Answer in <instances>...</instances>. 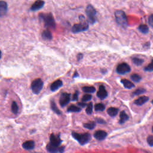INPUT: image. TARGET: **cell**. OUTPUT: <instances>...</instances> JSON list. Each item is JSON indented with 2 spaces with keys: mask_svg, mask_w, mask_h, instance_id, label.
<instances>
[{
  "mask_svg": "<svg viewBox=\"0 0 153 153\" xmlns=\"http://www.w3.org/2000/svg\"><path fill=\"white\" fill-rule=\"evenodd\" d=\"M39 19L43 20L44 26L50 29L56 28V23L54 18L51 13H41L39 14Z\"/></svg>",
  "mask_w": 153,
  "mask_h": 153,
  "instance_id": "1",
  "label": "cell"
},
{
  "mask_svg": "<svg viewBox=\"0 0 153 153\" xmlns=\"http://www.w3.org/2000/svg\"><path fill=\"white\" fill-rule=\"evenodd\" d=\"M115 18L117 23L123 27H126L128 26V21L127 16L125 13L121 10H117L116 11Z\"/></svg>",
  "mask_w": 153,
  "mask_h": 153,
  "instance_id": "2",
  "label": "cell"
},
{
  "mask_svg": "<svg viewBox=\"0 0 153 153\" xmlns=\"http://www.w3.org/2000/svg\"><path fill=\"white\" fill-rule=\"evenodd\" d=\"M72 136L80 145H84L88 143L91 139V135L89 133L80 134L74 132H72Z\"/></svg>",
  "mask_w": 153,
  "mask_h": 153,
  "instance_id": "3",
  "label": "cell"
},
{
  "mask_svg": "<svg viewBox=\"0 0 153 153\" xmlns=\"http://www.w3.org/2000/svg\"><path fill=\"white\" fill-rule=\"evenodd\" d=\"M85 18L83 16V18L82 20H81V22L78 24H75L72 27V32L73 33H79L81 32H84L87 31L89 29V25L87 23L85 20Z\"/></svg>",
  "mask_w": 153,
  "mask_h": 153,
  "instance_id": "4",
  "label": "cell"
},
{
  "mask_svg": "<svg viewBox=\"0 0 153 153\" xmlns=\"http://www.w3.org/2000/svg\"><path fill=\"white\" fill-rule=\"evenodd\" d=\"M86 13L89 19V21L90 23L94 24L96 22V10L94 8V7L89 4L87 6Z\"/></svg>",
  "mask_w": 153,
  "mask_h": 153,
  "instance_id": "5",
  "label": "cell"
},
{
  "mask_svg": "<svg viewBox=\"0 0 153 153\" xmlns=\"http://www.w3.org/2000/svg\"><path fill=\"white\" fill-rule=\"evenodd\" d=\"M44 85V82L41 78L34 80L31 84V89L35 94H38L42 90Z\"/></svg>",
  "mask_w": 153,
  "mask_h": 153,
  "instance_id": "6",
  "label": "cell"
},
{
  "mask_svg": "<svg viewBox=\"0 0 153 153\" xmlns=\"http://www.w3.org/2000/svg\"><path fill=\"white\" fill-rule=\"evenodd\" d=\"M130 71V66L128 63L124 62L118 65L116 69L117 73L120 75H124L127 73H129Z\"/></svg>",
  "mask_w": 153,
  "mask_h": 153,
  "instance_id": "7",
  "label": "cell"
},
{
  "mask_svg": "<svg viewBox=\"0 0 153 153\" xmlns=\"http://www.w3.org/2000/svg\"><path fill=\"white\" fill-rule=\"evenodd\" d=\"M71 96V94L69 93H62L61 96L60 100H59L60 105L62 107H64L66 105H67V104L70 102Z\"/></svg>",
  "mask_w": 153,
  "mask_h": 153,
  "instance_id": "8",
  "label": "cell"
},
{
  "mask_svg": "<svg viewBox=\"0 0 153 153\" xmlns=\"http://www.w3.org/2000/svg\"><path fill=\"white\" fill-rule=\"evenodd\" d=\"M50 144L55 146V147H61V145L62 142V141L59 136V135H56L54 133H52L50 137Z\"/></svg>",
  "mask_w": 153,
  "mask_h": 153,
  "instance_id": "9",
  "label": "cell"
},
{
  "mask_svg": "<svg viewBox=\"0 0 153 153\" xmlns=\"http://www.w3.org/2000/svg\"><path fill=\"white\" fill-rule=\"evenodd\" d=\"M65 147H55L51 144H48L47 145V149L50 153H62L64 151Z\"/></svg>",
  "mask_w": 153,
  "mask_h": 153,
  "instance_id": "10",
  "label": "cell"
},
{
  "mask_svg": "<svg viewBox=\"0 0 153 153\" xmlns=\"http://www.w3.org/2000/svg\"><path fill=\"white\" fill-rule=\"evenodd\" d=\"M108 96V93L104 86H100L98 92H97V96L101 100L105 99Z\"/></svg>",
  "mask_w": 153,
  "mask_h": 153,
  "instance_id": "11",
  "label": "cell"
},
{
  "mask_svg": "<svg viewBox=\"0 0 153 153\" xmlns=\"http://www.w3.org/2000/svg\"><path fill=\"white\" fill-rule=\"evenodd\" d=\"M107 136V133L104 130H98L94 134V137L98 141H103Z\"/></svg>",
  "mask_w": 153,
  "mask_h": 153,
  "instance_id": "12",
  "label": "cell"
},
{
  "mask_svg": "<svg viewBox=\"0 0 153 153\" xmlns=\"http://www.w3.org/2000/svg\"><path fill=\"white\" fill-rule=\"evenodd\" d=\"M45 2L43 1H41V0H38L36 1L31 6V11H37L41 8H43L44 6Z\"/></svg>",
  "mask_w": 153,
  "mask_h": 153,
  "instance_id": "13",
  "label": "cell"
},
{
  "mask_svg": "<svg viewBox=\"0 0 153 153\" xmlns=\"http://www.w3.org/2000/svg\"><path fill=\"white\" fill-rule=\"evenodd\" d=\"M62 85H63V82L60 80H58L53 82L51 85L50 90L52 92H55L57 90H58L59 88H61L62 86Z\"/></svg>",
  "mask_w": 153,
  "mask_h": 153,
  "instance_id": "14",
  "label": "cell"
},
{
  "mask_svg": "<svg viewBox=\"0 0 153 153\" xmlns=\"http://www.w3.org/2000/svg\"><path fill=\"white\" fill-rule=\"evenodd\" d=\"M148 101H149L148 97L143 96L140 97V98L136 99L134 102V104L137 106H141V105H144V104H145L146 102H147Z\"/></svg>",
  "mask_w": 153,
  "mask_h": 153,
  "instance_id": "15",
  "label": "cell"
},
{
  "mask_svg": "<svg viewBox=\"0 0 153 153\" xmlns=\"http://www.w3.org/2000/svg\"><path fill=\"white\" fill-rule=\"evenodd\" d=\"M7 11V4L4 1H0V15L1 17L4 16Z\"/></svg>",
  "mask_w": 153,
  "mask_h": 153,
  "instance_id": "16",
  "label": "cell"
},
{
  "mask_svg": "<svg viewBox=\"0 0 153 153\" xmlns=\"http://www.w3.org/2000/svg\"><path fill=\"white\" fill-rule=\"evenodd\" d=\"M121 82L122 83V84L124 86V87L126 89H131L135 87V85L133 84V83L132 81H129V80L122 79L121 80Z\"/></svg>",
  "mask_w": 153,
  "mask_h": 153,
  "instance_id": "17",
  "label": "cell"
},
{
  "mask_svg": "<svg viewBox=\"0 0 153 153\" xmlns=\"http://www.w3.org/2000/svg\"><path fill=\"white\" fill-rule=\"evenodd\" d=\"M23 148L26 150H31L34 149L35 147V143L33 141H27L25 142L23 145Z\"/></svg>",
  "mask_w": 153,
  "mask_h": 153,
  "instance_id": "18",
  "label": "cell"
},
{
  "mask_svg": "<svg viewBox=\"0 0 153 153\" xmlns=\"http://www.w3.org/2000/svg\"><path fill=\"white\" fill-rule=\"evenodd\" d=\"M129 116L124 111H121L120 114V121H119V123L122 124H124L125 122L129 120Z\"/></svg>",
  "mask_w": 153,
  "mask_h": 153,
  "instance_id": "19",
  "label": "cell"
},
{
  "mask_svg": "<svg viewBox=\"0 0 153 153\" xmlns=\"http://www.w3.org/2000/svg\"><path fill=\"white\" fill-rule=\"evenodd\" d=\"M118 111H119V109L117 108L110 107L107 110V113L108 114V115L109 116L114 117L117 115Z\"/></svg>",
  "mask_w": 153,
  "mask_h": 153,
  "instance_id": "20",
  "label": "cell"
},
{
  "mask_svg": "<svg viewBox=\"0 0 153 153\" xmlns=\"http://www.w3.org/2000/svg\"><path fill=\"white\" fill-rule=\"evenodd\" d=\"M41 36H42L43 39H44V40H51L53 38L52 34H51V32L49 30H44L42 32Z\"/></svg>",
  "mask_w": 153,
  "mask_h": 153,
  "instance_id": "21",
  "label": "cell"
},
{
  "mask_svg": "<svg viewBox=\"0 0 153 153\" xmlns=\"http://www.w3.org/2000/svg\"><path fill=\"white\" fill-rule=\"evenodd\" d=\"M138 30L140 31L141 33L146 34H148L149 32V27L147 25L142 24L139 26Z\"/></svg>",
  "mask_w": 153,
  "mask_h": 153,
  "instance_id": "22",
  "label": "cell"
},
{
  "mask_svg": "<svg viewBox=\"0 0 153 153\" xmlns=\"http://www.w3.org/2000/svg\"><path fill=\"white\" fill-rule=\"evenodd\" d=\"M81 109L74 105H72L70 106H69L67 111L69 113H78L80 112Z\"/></svg>",
  "mask_w": 153,
  "mask_h": 153,
  "instance_id": "23",
  "label": "cell"
},
{
  "mask_svg": "<svg viewBox=\"0 0 153 153\" xmlns=\"http://www.w3.org/2000/svg\"><path fill=\"white\" fill-rule=\"evenodd\" d=\"M51 108L53 112H54L56 114L58 115H61L62 114L61 111L58 109V108L56 106V104L53 101H51Z\"/></svg>",
  "mask_w": 153,
  "mask_h": 153,
  "instance_id": "24",
  "label": "cell"
},
{
  "mask_svg": "<svg viewBox=\"0 0 153 153\" xmlns=\"http://www.w3.org/2000/svg\"><path fill=\"white\" fill-rule=\"evenodd\" d=\"M83 92L88 93H93L96 92V89L93 86H85L82 88Z\"/></svg>",
  "mask_w": 153,
  "mask_h": 153,
  "instance_id": "25",
  "label": "cell"
},
{
  "mask_svg": "<svg viewBox=\"0 0 153 153\" xmlns=\"http://www.w3.org/2000/svg\"><path fill=\"white\" fill-rule=\"evenodd\" d=\"M132 62L136 66H141L143 64L144 61V59L139 58H132Z\"/></svg>",
  "mask_w": 153,
  "mask_h": 153,
  "instance_id": "26",
  "label": "cell"
},
{
  "mask_svg": "<svg viewBox=\"0 0 153 153\" xmlns=\"http://www.w3.org/2000/svg\"><path fill=\"white\" fill-rule=\"evenodd\" d=\"M11 111L14 114H17L19 111V106L15 101H13L11 104Z\"/></svg>",
  "mask_w": 153,
  "mask_h": 153,
  "instance_id": "27",
  "label": "cell"
},
{
  "mask_svg": "<svg viewBox=\"0 0 153 153\" xmlns=\"http://www.w3.org/2000/svg\"><path fill=\"white\" fill-rule=\"evenodd\" d=\"M105 106L102 103L97 104L94 106V109L96 111H103L105 110Z\"/></svg>",
  "mask_w": 153,
  "mask_h": 153,
  "instance_id": "28",
  "label": "cell"
},
{
  "mask_svg": "<svg viewBox=\"0 0 153 153\" xmlns=\"http://www.w3.org/2000/svg\"><path fill=\"white\" fill-rule=\"evenodd\" d=\"M83 126H84V127L86 129L92 130V129H93L94 128V127L96 126V123L93 121H91V122H89V123H85Z\"/></svg>",
  "mask_w": 153,
  "mask_h": 153,
  "instance_id": "29",
  "label": "cell"
},
{
  "mask_svg": "<svg viewBox=\"0 0 153 153\" xmlns=\"http://www.w3.org/2000/svg\"><path fill=\"white\" fill-rule=\"evenodd\" d=\"M146 92V89H144V88H140V89H136L133 93L132 95L134 96H138V95H140L141 94H143L144 93Z\"/></svg>",
  "mask_w": 153,
  "mask_h": 153,
  "instance_id": "30",
  "label": "cell"
},
{
  "mask_svg": "<svg viewBox=\"0 0 153 153\" xmlns=\"http://www.w3.org/2000/svg\"><path fill=\"white\" fill-rule=\"evenodd\" d=\"M130 78H131V80L133 81L136 82H139L142 79V78H141V77L140 75H139L138 74H132L131 75Z\"/></svg>",
  "mask_w": 153,
  "mask_h": 153,
  "instance_id": "31",
  "label": "cell"
},
{
  "mask_svg": "<svg viewBox=\"0 0 153 153\" xmlns=\"http://www.w3.org/2000/svg\"><path fill=\"white\" fill-rule=\"evenodd\" d=\"M93 103L92 102H90L87 105V108H86V113L88 115H90V114H92V113H93Z\"/></svg>",
  "mask_w": 153,
  "mask_h": 153,
  "instance_id": "32",
  "label": "cell"
},
{
  "mask_svg": "<svg viewBox=\"0 0 153 153\" xmlns=\"http://www.w3.org/2000/svg\"><path fill=\"white\" fill-rule=\"evenodd\" d=\"M144 71H148V72H152L153 71V60L149 64H148L147 66L145 67Z\"/></svg>",
  "mask_w": 153,
  "mask_h": 153,
  "instance_id": "33",
  "label": "cell"
},
{
  "mask_svg": "<svg viewBox=\"0 0 153 153\" xmlns=\"http://www.w3.org/2000/svg\"><path fill=\"white\" fill-rule=\"evenodd\" d=\"M92 95L89 94H85L84 96H82V101L83 102H87V101H90V99H92Z\"/></svg>",
  "mask_w": 153,
  "mask_h": 153,
  "instance_id": "34",
  "label": "cell"
},
{
  "mask_svg": "<svg viewBox=\"0 0 153 153\" xmlns=\"http://www.w3.org/2000/svg\"><path fill=\"white\" fill-rule=\"evenodd\" d=\"M147 142L149 146L153 147V136H148L147 137Z\"/></svg>",
  "mask_w": 153,
  "mask_h": 153,
  "instance_id": "35",
  "label": "cell"
},
{
  "mask_svg": "<svg viewBox=\"0 0 153 153\" xmlns=\"http://www.w3.org/2000/svg\"><path fill=\"white\" fill-rule=\"evenodd\" d=\"M148 23L150 26L153 28V14L151 15L148 18Z\"/></svg>",
  "mask_w": 153,
  "mask_h": 153,
  "instance_id": "36",
  "label": "cell"
},
{
  "mask_svg": "<svg viewBox=\"0 0 153 153\" xmlns=\"http://www.w3.org/2000/svg\"><path fill=\"white\" fill-rule=\"evenodd\" d=\"M78 99V92L77 91L75 92V93L73 94L72 100L73 101H77Z\"/></svg>",
  "mask_w": 153,
  "mask_h": 153,
  "instance_id": "37",
  "label": "cell"
},
{
  "mask_svg": "<svg viewBox=\"0 0 153 153\" xmlns=\"http://www.w3.org/2000/svg\"><path fill=\"white\" fill-rule=\"evenodd\" d=\"M96 121L98 123H99V124H105L106 123L104 119L100 118H96Z\"/></svg>",
  "mask_w": 153,
  "mask_h": 153,
  "instance_id": "38",
  "label": "cell"
},
{
  "mask_svg": "<svg viewBox=\"0 0 153 153\" xmlns=\"http://www.w3.org/2000/svg\"><path fill=\"white\" fill-rule=\"evenodd\" d=\"M78 105L80 106V107H82V108H85L86 106H87V105L85 102H78Z\"/></svg>",
  "mask_w": 153,
  "mask_h": 153,
  "instance_id": "39",
  "label": "cell"
},
{
  "mask_svg": "<svg viewBox=\"0 0 153 153\" xmlns=\"http://www.w3.org/2000/svg\"><path fill=\"white\" fill-rule=\"evenodd\" d=\"M82 57H83V55H82V54H81V53H79V54H78L77 56V58L78 61H80L81 59H82Z\"/></svg>",
  "mask_w": 153,
  "mask_h": 153,
  "instance_id": "40",
  "label": "cell"
},
{
  "mask_svg": "<svg viewBox=\"0 0 153 153\" xmlns=\"http://www.w3.org/2000/svg\"><path fill=\"white\" fill-rule=\"evenodd\" d=\"M77 76H78V73H77V72L76 71L75 73V74H74V77L75 78V77H77Z\"/></svg>",
  "mask_w": 153,
  "mask_h": 153,
  "instance_id": "41",
  "label": "cell"
},
{
  "mask_svg": "<svg viewBox=\"0 0 153 153\" xmlns=\"http://www.w3.org/2000/svg\"><path fill=\"white\" fill-rule=\"evenodd\" d=\"M152 132H153V126H152Z\"/></svg>",
  "mask_w": 153,
  "mask_h": 153,
  "instance_id": "42",
  "label": "cell"
},
{
  "mask_svg": "<svg viewBox=\"0 0 153 153\" xmlns=\"http://www.w3.org/2000/svg\"><path fill=\"white\" fill-rule=\"evenodd\" d=\"M152 104H153V100H152Z\"/></svg>",
  "mask_w": 153,
  "mask_h": 153,
  "instance_id": "43",
  "label": "cell"
}]
</instances>
